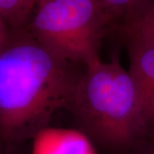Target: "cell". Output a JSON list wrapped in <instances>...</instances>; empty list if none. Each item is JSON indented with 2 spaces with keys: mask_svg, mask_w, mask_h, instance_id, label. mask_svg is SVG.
Wrapping results in <instances>:
<instances>
[{
  "mask_svg": "<svg viewBox=\"0 0 154 154\" xmlns=\"http://www.w3.org/2000/svg\"><path fill=\"white\" fill-rule=\"evenodd\" d=\"M75 82L69 62L33 36L8 43L0 52V142L33 139L70 105Z\"/></svg>",
  "mask_w": 154,
  "mask_h": 154,
  "instance_id": "cell-1",
  "label": "cell"
},
{
  "mask_svg": "<svg viewBox=\"0 0 154 154\" xmlns=\"http://www.w3.org/2000/svg\"><path fill=\"white\" fill-rule=\"evenodd\" d=\"M85 65L69 106L94 144L124 154L148 130L134 82L116 60L103 62L97 57Z\"/></svg>",
  "mask_w": 154,
  "mask_h": 154,
  "instance_id": "cell-2",
  "label": "cell"
},
{
  "mask_svg": "<svg viewBox=\"0 0 154 154\" xmlns=\"http://www.w3.org/2000/svg\"><path fill=\"white\" fill-rule=\"evenodd\" d=\"M110 18L101 0H38L33 38L67 62H88L98 51Z\"/></svg>",
  "mask_w": 154,
  "mask_h": 154,
  "instance_id": "cell-3",
  "label": "cell"
},
{
  "mask_svg": "<svg viewBox=\"0 0 154 154\" xmlns=\"http://www.w3.org/2000/svg\"><path fill=\"white\" fill-rule=\"evenodd\" d=\"M32 154H98L82 130L45 128L33 138Z\"/></svg>",
  "mask_w": 154,
  "mask_h": 154,
  "instance_id": "cell-4",
  "label": "cell"
},
{
  "mask_svg": "<svg viewBox=\"0 0 154 154\" xmlns=\"http://www.w3.org/2000/svg\"><path fill=\"white\" fill-rule=\"evenodd\" d=\"M131 40L128 71L137 88L145 116V107L154 89V42Z\"/></svg>",
  "mask_w": 154,
  "mask_h": 154,
  "instance_id": "cell-5",
  "label": "cell"
},
{
  "mask_svg": "<svg viewBox=\"0 0 154 154\" xmlns=\"http://www.w3.org/2000/svg\"><path fill=\"white\" fill-rule=\"evenodd\" d=\"M111 16L126 17L128 22L154 8V0H101Z\"/></svg>",
  "mask_w": 154,
  "mask_h": 154,
  "instance_id": "cell-6",
  "label": "cell"
},
{
  "mask_svg": "<svg viewBox=\"0 0 154 154\" xmlns=\"http://www.w3.org/2000/svg\"><path fill=\"white\" fill-rule=\"evenodd\" d=\"M38 0H0V15L14 25L24 22Z\"/></svg>",
  "mask_w": 154,
  "mask_h": 154,
  "instance_id": "cell-7",
  "label": "cell"
},
{
  "mask_svg": "<svg viewBox=\"0 0 154 154\" xmlns=\"http://www.w3.org/2000/svg\"><path fill=\"white\" fill-rule=\"evenodd\" d=\"M127 29L131 39L154 42V8L128 22Z\"/></svg>",
  "mask_w": 154,
  "mask_h": 154,
  "instance_id": "cell-8",
  "label": "cell"
},
{
  "mask_svg": "<svg viewBox=\"0 0 154 154\" xmlns=\"http://www.w3.org/2000/svg\"><path fill=\"white\" fill-rule=\"evenodd\" d=\"M124 154H154V139L144 138Z\"/></svg>",
  "mask_w": 154,
  "mask_h": 154,
  "instance_id": "cell-9",
  "label": "cell"
},
{
  "mask_svg": "<svg viewBox=\"0 0 154 154\" xmlns=\"http://www.w3.org/2000/svg\"><path fill=\"white\" fill-rule=\"evenodd\" d=\"M145 116H146V120L147 122V127L149 129L150 125L154 121V89L152 93L150 95L148 100L146 102V107H145Z\"/></svg>",
  "mask_w": 154,
  "mask_h": 154,
  "instance_id": "cell-10",
  "label": "cell"
},
{
  "mask_svg": "<svg viewBox=\"0 0 154 154\" xmlns=\"http://www.w3.org/2000/svg\"><path fill=\"white\" fill-rule=\"evenodd\" d=\"M9 43L7 38V31L5 28V20L0 15V52L5 48Z\"/></svg>",
  "mask_w": 154,
  "mask_h": 154,
  "instance_id": "cell-11",
  "label": "cell"
},
{
  "mask_svg": "<svg viewBox=\"0 0 154 154\" xmlns=\"http://www.w3.org/2000/svg\"><path fill=\"white\" fill-rule=\"evenodd\" d=\"M146 137H151L154 139V121L152 122V124L150 125V128L148 129V133H147V136Z\"/></svg>",
  "mask_w": 154,
  "mask_h": 154,
  "instance_id": "cell-12",
  "label": "cell"
},
{
  "mask_svg": "<svg viewBox=\"0 0 154 154\" xmlns=\"http://www.w3.org/2000/svg\"><path fill=\"white\" fill-rule=\"evenodd\" d=\"M0 154H3V153H1V152H0Z\"/></svg>",
  "mask_w": 154,
  "mask_h": 154,
  "instance_id": "cell-13",
  "label": "cell"
}]
</instances>
